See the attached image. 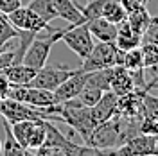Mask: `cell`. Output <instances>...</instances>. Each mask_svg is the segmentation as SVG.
<instances>
[{"mask_svg": "<svg viewBox=\"0 0 158 156\" xmlns=\"http://www.w3.org/2000/svg\"><path fill=\"white\" fill-rule=\"evenodd\" d=\"M120 4H122V6H124V9L129 13V11L140 7V6H146V4H148V0H120Z\"/></svg>", "mask_w": 158, "mask_h": 156, "instance_id": "1f68e13d", "label": "cell"}, {"mask_svg": "<svg viewBox=\"0 0 158 156\" xmlns=\"http://www.w3.org/2000/svg\"><path fill=\"white\" fill-rule=\"evenodd\" d=\"M142 41H155V43H158V18L151 16V23H149L148 31L144 32Z\"/></svg>", "mask_w": 158, "mask_h": 156, "instance_id": "f546056e", "label": "cell"}, {"mask_svg": "<svg viewBox=\"0 0 158 156\" xmlns=\"http://www.w3.org/2000/svg\"><path fill=\"white\" fill-rule=\"evenodd\" d=\"M32 124H34V120L9 122V127H11L13 137L16 138V142H18L23 149H27V142H29V135H31V129H32ZM27 151H29V149H27Z\"/></svg>", "mask_w": 158, "mask_h": 156, "instance_id": "44dd1931", "label": "cell"}, {"mask_svg": "<svg viewBox=\"0 0 158 156\" xmlns=\"http://www.w3.org/2000/svg\"><path fill=\"white\" fill-rule=\"evenodd\" d=\"M76 70L77 68H69V67H49V65H43L41 68L36 70L34 77L31 79L25 86L43 88V90L54 92V90H56L67 77H70Z\"/></svg>", "mask_w": 158, "mask_h": 156, "instance_id": "5b68a950", "label": "cell"}, {"mask_svg": "<svg viewBox=\"0 0 158 156\" xmlns=\"http://www.w3.org/2000/svg\"><path fill=\"white\" fill-rule=\"evenodd\" d=\"M144 88H133L131 92L120 95L117 99V113L122 117H142V101H144Z\"/></svg>", "mask_w": 158, "mask_h": 156, "instance_id": "30bf717a", "label": "cell"}, {"mask_svg": "<svg viewBox=\"0 0 158 156\" xmlns=\"http://www.w3.org/2000/svg\"><path fill=\"white\" fill-rule=\"evenodd\" d=\"M9 90H11V83L6 79V76L0 72V97L6 99L9 95Z\"/></svg>", "mask_w": 158, "mask_h": 156, "instance_id": "d6a6232c", "label": "cell"}, {"mask_svg": "<svg viewBox=\"0 0 158 156\" xmlns=\"http://www.w3.org/2000/svg\"><path fill=\"white\" fill-rule=\"evenodd\" d=\"M0 149H2V140H0Z\"/></svg>", "mask_w": 158, "mask_h": 156, "instance_id": "e575fe53", "label": "cell"}, {"mask_svg": "<svg viewBox=\"0 0 158 156\" xmlns=\"http://www.w3.org/2000/svg\"><path fill=\"white\" fill-rule=\"evenodd\" d=\"M115 154H126V156H148L156 154L158 156V135H142L137 133L126 140L122 146L113 149Z\"/></svg>", "mask_w": 158, "mask_h": 156, "instance_id": "8992f818", "label": "cell"}, {"mask_svg": "<svg viewBox=\"0 0 158 156\" xmlns=\"http://www.w3.org/2000/svg\"><path fill=\"white\" fill-rule=\"evenodd\" d=\"M54 120L65 122L74 131H77L85 144L88 142L94 127L97 126L94 117H92L90 108L81 104L77 99H70V101H65V102L58 104V113H56Z\"/></svg>", "mask_w": 158, "mask_h": 156, "instance_id": "6da1fadb", "label": "cell"}, {"mask_svg": "<svg viewBox=\"0 0 158 156\" xmlns=\"http://www.w3.org/2000/svg\"><path fill=\"white\" fill-rule=\"evenodd\" d=\"M142 56H144V68L153 67L158 63V43L155 41H142L140 45Z\"/></svg>", "mask_w": 158, "mask_h": 156, "instance_id": "d4e9b609", "label": "cell"}, {"mask_svg": "<svg viewBox=\"0 0 158 156\" xmlns=\"http://www.w3.org/2000/svg\"><path fill=\"white\" fill-rule=\"evenodd\" d=\"M0 72L6 76V79L11 83V86H23V84H27L31 79L34 77L36 68L27 67L23 63H18V65H9V67L2 68Z\"/></svg>", "mask_w": 158, "mask_h": 156, "instance_id": "9a60e30c", "label": "cell"}, {"mask_svg": "<svg viewBox=\"0 0 158 156\" xmlns=\"http://www.w3.org/2000/svg\"><path fill=\"white\" fill-rule=\"evenodd\" d=\"M83 88H85V72H81V68H77L70 77H67L54 92H52L54 102H56V104H61V102H65V101L76 99Z\"/></svg>", "mask_w": 158, "mask_h": 156, "instance_id": "9c48e42d", "label": "cell"}, {"mask_svg": "<svg viewBox=\"0 0 158 156\" xmlns=\"http://www.w3.org/2000/svg\"><path fill=\"white\" fill-rule=\"evenodd\" d=\"M4 131H6V140H2V149H0V154H4V156L29 154V151H27V149H23V147L16 142V138L13 137L11 127H9V122H7L6 118H4Z\"/></svg>", "mask_w": 158, "mask_h": 156, "instance_id": "ac0fdd59", "label": "cell"}, {"mask_svg": "<svg viewBox=\"0 0 158 156\" xmlns=\"http://www.w3.org/2000/svg\"><path fill=\"white\" fill-rule=\"evenodd\" d=\"M86 25H88L90 32H92V36L94 39H97V41H115V36H117V25L115 23H111L108 22L106 18H102V16H99V18H92L86 22Z\"/></svg>", "mask_w": 158, "mask_h": 156, "instance_id": "5bb4252c", "label": "cell"}, {"mask_svg": "<svg viewBox=\"0 0 158 156\" xmlns=\"http://www.w3.org/2000/svg\"><path fill=\"white\" fill-rule=\"evenodd\" d=\"M104 4H106V0H88V4H86L85 7H79V11H81L83 18L88 22V20L99 18V16L102 14V7H104Z\"/></svg>", "mask_w": 158, "mask_h": 156, "instance_id": "484cf974", "label": "cell"}, {"mask_svg": "<svg viewBox=\"0 0 158 156\" xmlns=\"http://www.w3.org/2000/svg\"><path fill=\"white\" fill-rule=\"evenodd\" d=\"M142 115L158 120V97L153 95L151 92H146V93H144V101H142Z\"/></svg>", "mask_w": 158, "mask_h": 156, "instance_id": "4316f807", "label": "cell"}, {"mask_svg": "<svg viewBox=\"0 0 158 156\" xmlns=\"http://www.w3.org/2000/svg\"><path fill=\"white\" fill-rule=\"evenodd\" d=\"M16 34H18V29L7 20L6 14L0 13V47H2L6 41H9L11 38H15Z\"/></svg>", "mask_w": 158, "mask_h": 156, "instance_id": "83f0119b", "label": "cell"}, {"mask_svg": "<svg viewBox=\"0 0 158 156\" xmlns=\"http://www.w3.org/2000/svg\"><path fill=\"white\" fill-rule=\"evenodd\" d=\"M120 50H129L135 49V47H140L142 45V34H138L129 27L128 20H122L120 23H117V36H115V41H113Z\"/></svg>", "mask_w": 158, "mask_h": 156, "instance_id": "7c38bea8", "label": "cell"}, {"mask_svg": "<svg viewBox=\"0 0 158 156\" xmlns=\"http://www.w3.org/2000/svg\"><path fill=\"white\" fill-rule=\"evenodd\" d=\"M138 133L142 135H158V120L151 117H140L138 120Z\"/></svg>", "mask_w": 158, "mask_h": 156, "instance_id": "f1b7e54d", "label": "cell"}, {"mask_svg": "<svg viewBox=\"0 0 158 156\" xmlns=\"http://www.w3.org/2000/svg\"><path fill=\"white\" fill-rule=\"evenodd\" d=\"M22 2H23V6H27V4H29L31 0H22Z\"/></svg>", "mask_w": 158, "mask_h": 156, "instance_id": "836d02e7", "label": "cell"}, {"mask_svg": "<svg viewBox=\"0 0 158 156\" xmlns=\"http://www.w3.org/2000/svg\"><path fill=\"white\" fill-rule=\"evenodd\" d=\"M20 6H23L22 0H0V13L2 14H9L15 9H18Z\"/></svg>", "mask_w": 158, "mask_h": 156, "instance_id": "4dcf8cb0", "label": "cell"}, {"mask_svg": "<svg viewBox=\"0 0 158 156\" xmlns=\"http://www.w3.org/2000/svg\"><path fill=\"white\" fill-rule=\"evenodd\" d=\"M59 41H63L81 59H85L88 56L92 47H94V43H95L88 25H86V22H83V23H70V27L61 29Z\"/></svg>", "mask_w": 158, "mask_h": 156, "instance_id": "3957f363", "label": "cell"}, {"mask_svg": "<svg viewBox=\"0 0 158 156\" xmlns=\"http://www.w3.org/2000/svg\"><path fill=\"white\" fill-rule=\"evenodd\" d=\"M135 88V83H133V79H131V74H129L128 68H124L122 65H118V67H113L111 68V79H110V90L120 97V95H124V93H128Z\"/></svg>", "mask_w": 158, "mask_h": 156, "instance_id": "4fadbf2b", "label": "cell"}, {"mask_svg": "<svg viewBox=\"0 0 158 156\" xmlns=\"http://www.w3.org/2000/svg\"><path fill=\"white\" fill-rule=\"evenodd\" d=\"M59 38H61V29L50 31L45 38H38V34H36L34 39L29 43L27 50H25L22 63L27 65V67H32V68H36V70L41 68L43 65H47L50 50L54 47V43L59 41Z\"/></svg>", "mask_w": 158, "mask_h": 156, "instance_id": "277c9868", "label": "cell"}, {"mask_svg": "<svg viewBox=\"0 0 158 156\" xmlns=\"http://www.w3.org/2000/svg\"><path fill=\"white\" fill-rule=\"evenodd\" d=\"M16 101H22L29 106L34 108H45L50 104H56L54 102V95L50 90H43V88H34V86H11L9 95Z\"/></svg>", "mask_w": 158, "mask_h": 156, "instance_id": "ba28073f", "label": "cell"}, {"mask_svg": "<svg viewBox=\"0 0 158 156\" xmlns=\"http://www.w3.org/2000/svg\"><path fill=\"white\" fill-rule=\"evenodd\" d=\"M124 63V50H120L111 41H99L94 43L90 54L83 59V65L79 67L81 72H92L108 67H118Z\"/></svg>", "mask_w": 158, "mask_h": 156, "instance_id": "7a4b0ae2", "label": "cell"}, {"mask_svg": "<svg viewBox=\"0 0 158 156\" xmlns=\"http://www.w3.org/2000/svg\"><path fill=\"white\" fill-rule=\"evenodd\" d=\"M54 7L58 13V18H63L69 23H83L86 20L83 18L79 7L72 0H54Z\"/></svg>", "mask_w": 158, "mask_h": 156, "instance_id": "2e32d148", "label": "cell"}, {"mask_svg": "<svg viewBox=\"0 0 158 156\" xmlns=\"http://www.w3.org/2000/svg\"><path fill=\"white\" fill-rule=\"evenodd\" d=\"M117 99H118L117 95H115L111 90H108V92L102 93V97L99 99L94 106L90 108L95 124H101V122L111 118L115 113H117Z\"/></svg>", "mask_w": 158, "mask_h": 156, "instance_id": "8fae6325", "label": "cell"}, {"mask_svg": "<svg viewBox=\"0 0 158 156\" xmlns=\"http://www.w3.org/2000/svg\"><path fill=\"white\" fill-rule=\"evenodd\" d=\"M102 18H106L111 23H120L122 20H126L128 16V11L124 9V6L120 4V0H106L104 7H102Z\"/></svg>", "mask_w": 158, "mask_h": 156, "instance_id": "ffe728a7", "label": "cell"}, {"mask_svg": "<svg viewBox=\"0 0 158 156\" xmlns=\"http://www.w3.org/2000/svg\"><path fill=\"white\" fill-rule=\"evenodd\" d=\"M6 16L18 31H31V32H40V31L50 32L52 31L50 23H47L43 18H40L38 14L32 9H29L27 6H20L18 9H15L13 13L6 14Z\"/></svg>", "mask_w": 158, "mask_h": 156, "instance_id": "52a82bcc", "label": "cell"}, {"mask_svg": "<svg viewBox=\"0 0 158 156\" xmlns=\"http://www.w3.org/2000/svg\"><path fill=\"white\" fill-rule=\"evenodd\" d=\"M122 67L128 68L129 72L144 68V56H142L140 47H135V49H129L124 52V63H122Z\"/></svg>", "mask_w": 158, "mask_h": 156, "instance_id": "603a6c76", "label": "cell"}, {"mask_svg": "<svg viewBox=\"0 0 158 156\" xmlns=\"http://www.w3.org/2000/svg\"><path fill=\"white\" fill-rule=\"evenodd\" d=\"M43 142H45V120L40 118V120H34L32 129H31L29 142H27V149H29V153H34L38 147L43 146Z\"/></svg>", "mask_w": 158, "mask_h": 156, "instance_id": "7402d4cb", "label": "cell"}, {"mask_svg": "<svg viewBox=\"0 0 158 156\" xmlns=\"http://www.w3.org/2000/svg\"><path fill=\"white\" fill-rule=\"evenodd\" d=\"M126 20H128L129 27L135 31V32H138V34L144 36V32L148 31L149 23H151V13L148 11L146 6H140V7H137V9L129 11Z\"/></svg>", "mask_w": 158, "mask_h": 156, "instance_id": "e0dca14e", "label": "cell"}, {"mask_svg": "<svg viewBox=\"0 0 158 156\" xmlns=\"http://www.w3.org/2000/svg\"><path fill=\"white\" fill-rule=\"evenodd\" d=\"M0 101H2V97H0Z\"/></svg>", "mask_w": 158, "mask_h": 156, "instance_id": "d590c367", "label": "cell"}, {"mask_svg": "<svg viewBox=\"0 0 158 156\" xmlns=\"http://www.w3.org/2000/svg\"><path fill=\"white\" fill-rule=\"evenodd\" d=\"M27 7L32 9L47 23H50L52 20L58 18V13H56V7H54V0H31L27 4Z\"/></svg>", "mask_w": 158, "mask_h": 156, "instance_id": "d6986e66", "label": "cell"}, {"mask_svg": "<svg viewBox=\"0 0 158 156\" xmlns=\"http://www.w3.org/2000/svg\"><path fill=\"white\" fill-rule=\"evenodd\" d=\"M102 93H104L102 90H99V88H95V86H86V84H85V88L79 92V95L76 99H77L81 104L92 108L99 101V99L102 97Z\"/></svg>", "mask_w": 158, "mask_h": 156, "instance_id": "cb8c5ba5", "label": "cell"}]
</instances>
